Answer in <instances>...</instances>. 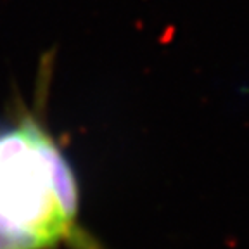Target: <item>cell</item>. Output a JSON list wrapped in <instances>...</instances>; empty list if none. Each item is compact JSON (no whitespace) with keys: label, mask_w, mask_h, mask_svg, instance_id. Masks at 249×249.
Listing matches in <instances>:
<instances>
[{"label":"cell","mask_w":249,"mask_h":249,"mask_svg":"<svg viewBox=\"0 0 249 249\" xmlns=\"http://www.w3.org/2000/svg\"><path fill=\"white\" fill-rule=\"evenodd\" d=\"M0 249H49V246L35 232L0 214Z\"/></svg>","instance_id":"cell-2"},{"label":"cell","mask_w":249,"mask_h":249,"mask_svg":"<svg viewBox=\"0 0 249 249\" xmlns=\"http://www.w3.org/2000/svg\"><path fill=\"white\" fill-rule=\"evenodd\" d=\"M0 214L35 232L49 249H104L80 225L74 171L35 111L0 130Z\"/></svg>","instance_id":"cell-1"}]
</instances>
